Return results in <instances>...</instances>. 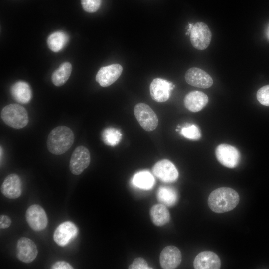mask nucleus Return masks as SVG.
I'll use <instances>...</instances> for the list:
<instances>
[{
  "mask_svg": "<svg viewBox=\"0 0 269 269\" xmlns=\"http://www.w3.org/2000/svg\"><path fill=\"white\" fill-rule=\"evenodd\" d=\"M239 196L234 189L220 187L213 191L208 198V204L212 211L221 213L233 210L238 205Z\"/></svg>",
  "mask_w": 269,
  "mask_h": 269,
  "instance_id": "1",
  "label": "nucleus"
},
{
  "mask_svg": "<svg viewBox=\"0 0 269 269\" xmlns=\"http://www.w3.org/2000/svg\"><path fill=\"white\" fill-rule=\"evenodd\" d=\"M74 141L72 130L65 126L54 128L49 133L47 140L49 151L55 155L63 154L72 146Z\"/></svg>",
  "mask_w": 269,
  "mask_h": 269,
  "instance_id": "2",
  "label": "nucleus"
},
{
  "mask_svg": "<svg viewBox=\"0 0 269 269\" xmlns=\"http://www.w3.org/2000/svg\"><path fill=\"white\" fill-rule=\"evenodd\" d=\"M2 121L8 126L15 129L25 127L29 121L25 108L17 104H10L4 107L0 113Z\"/></svg>",
  "mask_w": 269,
  "mask_h": 269,
  "instance_id": "3",
  "label": "nucleus"
},
{
  "mask_svg": "<svg viewBox=\"0 0 269 269\" xmlns=\"http://www.w3.org/2000/svg\"><path fill=\"white\" fill-rule=\"evenodd\" d=\"M134 113L142 128L147 131H152L158 126V119L153 110L144 103L137 104L134 107Z\"/></svg>",
  "mask_w": 269,
  "mask_h": 269,
  "instance_id": "4",
  "label": "nucleus"
},
{
  "mask_svg": "<svg viewBox=\"0 0 269 269\" xmlns=\"http://www.w3.org/2000/svg\"><path fill=\"white\" fill-rule=\"evenodd\" d=\"M211 37L210 29L202 22H196L190 30L191 43L197 50H203L206 49L210 43Z\"/></svg>",
  "mask_w": 269,
  "mask_h": 269,
  "instance_id": "5",
  "label": "nucleus"
},
{
  "mask_svg": "<svg viewBox=\"0 0 269 269\" xmlns=\"http://www.w3.org/2000/svg\"><path fill=\"white\" fill-rule=\"evenodd\" d=\"M215 154L218 161L226 167L234 168L239 163L240 152L232 145L227 144L219 145L216 148Z\"/></svg>",
  "mask_w": 269,
  "mask_h": 269,
  "instance_id": "6",
  "label": "nucleus"
},
{
  "mask_svg": "<svg viewBox=\"0 0 269 269\" xmlns=\"http://www.w3.org/2000/svg\"><path fill=\"white\" fill-rule=\"evenodd\" d=\"M90 160L89 150L84 146L77 147L73 152L70 160V171L76 175L81 174L88 167Z\"/></svg>",
  "mask_w": 269,
  "mask_h": 269,
  "instance_id": "7",
  "label": "nucleus"
},
{
  "mask_svg": "<svg viewBox=\"0 0 269 269\" xmlns=\"http://www.w3.org/2000/svg\"><path fill=\"white\" fill-rule=\"evenodd\" d=\"M26 220L30 227L35 231L44 229L48 224V218L43 208L38 204L29 206L25 213Z\"/></svg>",
  "mask_w": 269,
  "mask_h": 269,
  "instance_id": "8",
  "label": "nucleus"
},
{
  "mask_svg": "<svg viewBox=\"0 0 269 269\" xmlns=\"http://www.w3.org/2000/svg\"><path fill=\"white\" fill-rule=\"evenodd\" d=\"M152 172L157 178L165 183L175 182L179 176L175 166L167 159H163L156 162L152 167Z\"/></svg>",
  "mask_w": 269,
  "mask_h": 269,
  "instance_id": "9",
  "label": "nucleus"
},
{
  "mask_svg": "<svg viewBox=\"0 0 269 269\" xmlns=\"http://www.w3.org/2000/svg\"><path fill=\"white\" fill-rule=\"evenodd\" d=\"M78 234L77 227L70 221L60 224L55 229L53 234L55 242L59 246H67Z\"/></svg>",
  "mask_w": 269,
  "mask_h": 269,
  "instance_id": "10",
  "label": "nucleus"
},
{
  "mask_svg": "<svg viewBox=\"0 0 269 269\" xmlns=\"http://www.w3.org/2000/svg\"><path fill=\"white\" fill-rule=\"evenodd\" d=\"M173 87L172 83L166 80L155 78L149 86L150 96L153 100L157 102H165L170 97Z\"/></svg>",
  "mask_w": 269,
  "mask_h": 269,
  "instance_id": "11",
  "label": "nucleus"
},
{
  "mask_svg": "<svg viewBox=\"0 0 269 269\" xmlns=\"http://www.w3.org/2000/svg\"><path fill=\"white\" fill-rule=\"evenodd\" d=\"M123 67L119 64H113L101 67L96 76V80L103 87L110 86L121 76Z\"/></svg>",
  "mask_w": 269,
  "mask_h": 269,
  "instance_id": "12",
  "label": "nucleus"
},
{
  "mask_svg": "<svg viewBox=\"0 0 269 269\" xmlns=\"http://www.w3.org/2000/svg\"><path fill=\"white\" fill-rule=\"evenodd\" d=\"M16 255L21 262L30 263L33 261L38 254V250L35 244L31 239L21 237L17 241Z\"/></svg>",
  "mask_w": 269,
  "mask_h": 269,
  "instance_id": "13",
  "label": "nucleus"
},
{
  "mask_svg": "<svg viewBox=\"0 0 269 269\" xmlns=\"http://www.w3.org/2000/svg\"><path fill=\"white\" fill-rule=\"evenodd\" d=\"M185 79L188 84L201 88H209L213 83L211 77L207 73L196 67L191 68L186 72Z\"/></svg>",
  "mask_w": 269,
  "mask_h": 269,
  "instance_id": "14",
  "label": "nucleus"
},
{
  "mask_svg": "<svg viewBox=\"0 0 269 269\" xmlns=\"http://www.w3.org/2000/svg\"><path fill=\"white\" fill-rule=\"evenodd\" d=\"M2 194L7 198L15 199L22 193V183L19 176L10 174L6 177L0 188Z\"/></svg>",
  "mask_w": 269,
  "mask_h": 269,
  "instance_id": "15",
  "label": "nucleus"
},
{
  "mask_svg": "<svg viewBox=\"0 0 269 269\" xmlns=\"http://www.w3.org/2000/svg\"><path fill=\"white\" fill-rule=\"evenodd\" d=\"M182 255L180 250L173 246L165 247L161 251L159 261L160 266L164 269H173L180 264Z\"/></svg>",
  "mask_w": 269,
  "mask_h": 269,
  "instance_id": "16",
  "label": "nucleus"
},
{
  "mask_svg": "<svg viewBox=\"0 0 269 269\" xmlns=\"http://www.w3.org/2000/svg\"><path fill=\"white\" fill-rule=\"evenodd\" d=\"M193 266L196 269H218L221 267V261L216 253L205 251L196 256Z\"/></svg>",
  "mask_w": 269,
  "mask_h": 269,
  "instance_id": "17",
  "label": "nucleus"
},
{
  "mask_svg": "<svg viewBox=\"0 0 269 269\" xmlns=\"http://www.w3.org/2000/svg\"><path fill=\"white\" fill-rule=\"evenodd\" d=\"M208 97L204 93L193 91L185 97L184 104L190 111L197 112L202 110L208 103Z\"/></svg>",
  "mask_w": 269,
  "mask_h": 269,
  "instance_id": "18",
  "label": "nucleus"
},
{
  "mask_svg": "<svg viewBox=\"0 0 269 269\" xmlns=\"http://www.w3.org/2000/svg\"><path fill=\"white\" fill-rule=\"evenodd\" d=\"M11 93L16 101L22 104L28 103L32 96L29 84L24 81H18L14 83L11 88Z\"/></svg>",
  "mask_w": 269,
  "mask_h": 269,
  "instance_id": "19",
  "label": "nucleus"
},
{
  "mask_svg": "<svg viewBox=\"0 0 269 269\" xmlns=\"http://www.w3.org/2000/svg\"><path fill=\"white\" fill-rule=\"evenodd\" d=\"M150 215L153 223L157 226H162L170 220V213L166 206L162 203L153 205Z\"/></svg>",
  "mask_w": 269,
  "mask_h": 269,
  "instance_id": "20",
  "label": "nucleus"
},
{
  "mask_svg": "<svg viewBox=\"0 0 269 269\" xmlns=\"http://www.w3.org/2000/svg\"><path fill=\"white\" fill-rule=\"evenodd\" d=\"M72 66L70 63L65 62L60 65L52 74V82L56 86L64 85L70 76Z\"/></svg>",
  "mask_w": 269,
  "mask_h": 269,
  "instance_id": "21",
  "label": "nucleus"
},
{
  "mask_svg": "<svg viewBox=\"0 0 269 269\" xmlns=\"http://www.w3.org/2000/svg\"><path fill=\"white\" fill-rule=\"evenodd\" d=\"M133 184L140 189L149 190L155 184L153 176L148 171H141L137 172L133 176Z\"/></svg>",
  "mask_w": 269,
  "mask_h": 269,
  "instance_id": "22",
  "label": "nucleus"
},
{
  "mask_svg": "<svg viewBox=\"0 0 269 269\" xmlns=\"http://www.w3.org/2000/svg\"><path fill=\"white\" fill-rule=\"evenodd\" d=\"M68 40L69 37L66 33L61 31H58L49 36L47 43L51 50L57 52L64 48Z\"/></svg>",
  "mask_w": 269,
  "mask_h": 269,
  "instance_id": "23",
  "label": "nucleus"
},
{
  "mask_svg": "<svg viewBox=\"0 0 269 269\" xmlns=\"http://www.w3.org/2000/svg\"><path fill=\"white\" fill-rule=\"evenodd\" d=\"M157 198L162 204L167 206L174 205L178 201V196L176 190L169 187H160L157 193Z\"/></svg>",
  "mask_w": 269,
  "mask_h": 269,
  "instance_id": "24",
  "label": "nucleus"
},
{
  "mask_svg": "<svg viewBox=\"0 0 269 269\" xmlns=\"http://www.w3.org/2000/svg\"><path fill=\"white\" fill-rule=\"evenodd\" d=\"M102 137L105 144L115 146L120 142L122 138V134L119 130L109 127L103 131Z\"/></svg>",
  "mask_w": 269,
  "mask_h": 269,
  "instance_id": "25",
  "label": "nucleus"
},
{
  "mask_svg": "<svg viewBox=\"0 0 269 269\" xmlns=\"http://www.w3.org/2000/svg\"><path fill=\"white\" fill-rule=\"evenodd\" d=\"M181 133L184 137L192 140H199L201 135L199 129L195 125L184 126L182 128Z\"/></svg>",
  "mask_w": 269,
  "mask_h": 269,
  "instance_id": "26",
  "label": "nucleus"
},
{
  "mask_svg": "<svg viewBox=\"0 0 269 269\" xmlns=\"http://www.w3.org/2000/svg\"><path fill=\"white\" fill-rule=\"evenodd\" d=\"M83 9L87 12L94 13L100 7L102 0H81Z\"/></svg>",
  "mask_w": 269,
  "mask_h": 269,
  "instance_id": "27",
  "label": "nucleus"
},
{
  "mask_svg": "<svg viewBox=\"0 0 269 269\" xmlns=\"http://www.w3.org/2000/svg\"><path fill=\"white\" fill-rule=\"evenodd\" d=\"M256 97L262 105L269 106V85L260 88L257 92Z\"/></svg>",
  "mask_w": 269,
  "mask_h": 269,
  "instance_id": "28",
  "label": "nucleus"
},
{
  "mask_svg": "<svg viewBox=\"0 0 269 269\" xmlns=\"http://www.w3.org/2000/svg\"><path fill=\"white\" fill-rule=\"evenodd\" d=\"M130 269H149V268L146 261L142 258L139 257L135 258L132 264L129 266Z\"/></svg>",
  "mask_w": 269,
  "mask_h": 269,
  "instance_id": "29",
  "label": "nucleus"
},
{
  "mask_svg": "<svg viewBox=\"0 0 269 269\" xmlns=\"http://www.w3.org/2000/svg\"><path fill=\"white\" fill-rule=\"evenodd\" d=\"M52 269H73V267L68 262L64 261H59L54 263Z\"/></svg>",
  "mask_w": 269,
  "mask_h": 269,
  "instance_id": "30",
  "label": "nucleus"
},
{
  "mask_svg": "<svg viewBox=\"0 0 269 269\" xmlns=\"http://www.w3.org/2000/svg\"><path fill=\"white\" fill-rule=\"evenodd\" d=\"M11 224L10 218L7 215H1L0 216V228L6 229L8 228Z\"/></svg>",
  "mask_w": 269,
  "mask_h": 269,
  "instance_id": "31",
  "label": "nucleus"
}]
</instances>
